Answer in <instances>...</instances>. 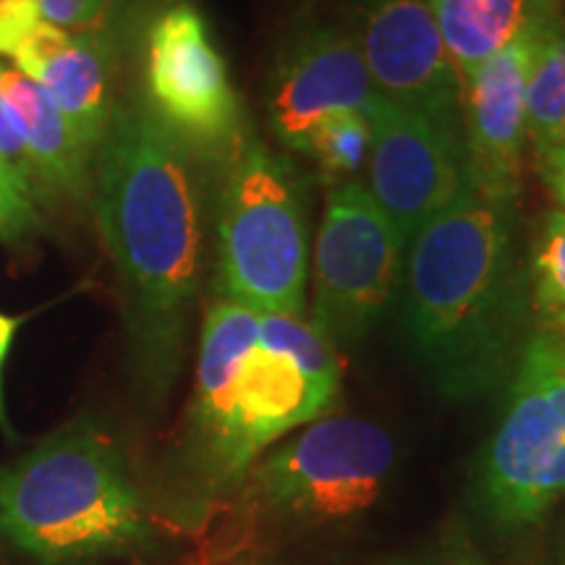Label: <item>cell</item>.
Masks as SVG:
<instances>
[{"mask_svg": "<svg viewBox=\"0 0 565 565\" xmlns=\"http://www.w3.org/2000/svg\"><path fill=\"white\" fill-rule=\"evenodd\" d=\"M34 200L38 196L0 160V238L13 242V238H24L26 233L38 228L40 217Z\"/></svg>", "mask_w": 565, "mask_h": 565, "instance_id": "obj_20", "label": "cell"}, {"mask_svg": "<svg viewBox=\"0 0 565 565\" xmlns=\"http://www.w3.org/2000/svg\"><path fill=\"white\" fill-rule=\"evenodd\" d=\"M529 301L536 330L565 333V212L553 210L526 246Z\"/></svg>", "mask_w": 565, "mask_h": 565, "instance_id": "obj_18", "label": "cell"}, {"mask_svg": "<svg viewBox=\"0 0 565 565\" xmlns=\"http://www.w3.org/2000/svg\"><path fill=\"white\" fill-rule=\"evenodd\" d=\"M479 454L475 503L492 529L526 532L565 500V333L534 330Z\"/></svg>", "mask_w": 565, "mask_h": 565, "instance_id": "obj_7", "label": "cell"}, {"mask_svg": "<svg viewBox=\"0 0 565 565\" xmlns=\"http://www.w3.org/2000/svg\"><path fill=\"white\" fill-rule=\"evenodd\" d=\"M565 137V9L545 30L526 89V141L534 154Z\"/></svg>", "mask_w": 565, "mask_h": 565, "instance_id": "obj_17", "label": "cell"}, {"mask_svg": "<svg viewBox=\"0 0 565 565\" xmlns=\"http://www.w3.org/2000/svg\"><path fill=\"white\" fill-rule=\"evenodd\" d=\"M0 532L63 565L134 553L150 542V515L118 445L82 424L0 475Z\"/></svg>", "mask_w": 565, "mask_h": 565, "instance_id": "obj_4", "label": "cell"}, {"mask_svg": "<svg viewBox=\"0 0 565 565\" xmlns=\"http://www.w3.org/2000/svg\"><path fill=\"white\" fill-rule=\"evenodd\" d=\"M11 61L13 68L51 95L82 145L95 154L116 105L113 51L100 26L87 32H63L40 21Z\"/></svg>", "mask_w": 565, "mask_h": 565, "instance_id": "obj_14", "label": "cell"}, {"mask_svg": "<svg viewBox=\"0 0 565 565\" xmlns=\"http://www.w3.org/2000/svg\"><path fill=\"white\" fill-rule=\"evenodd\" d=\"M42 21L63 32L97 30L108 13L110 0H34Z\"/></svg>", "mask_w": 565, "mask_h": 565, "instance_id": "obj_21", "label": "cell"}, {"mask_svg": "<svg viewBox=\"0 0 565 565\" xmlns=\"http://www.w3.org/2000/svg\"><path fill=\"white\" fill-rule=\"evenodd\" d=\"M555 565H565V547H563V553L557 555V561H555Z\"/></svg>", "mask_w": 565, "mask_h": 565, "instance_id": "obj_26", "label": "cell"}, {"mask_svg": "<svg viewBox=\"0 0 565 565\" xmlns=\"http://www.w3.org/2000/svg\"><path fill=\"white\" fill-rule=\"evenodd\" d=\"M19 330V320L11 315H3L0 312V427H6V404H3V366H6V359H9V351H11V343H13V335H17Z\"/></svg>", "mask_w": 565, "mask_h": 565, "instance_id": "obj_24", "label": "cell"}, {"mask_svg": "<svg viewBox=\"0 0 565 565\" xmlns=\"http://www.w3.org/2000/svg\"><path fill=\"white\" fill-rule=\"evenodd\" d=\"M0 92L30 158L40 196H87L95 154L82 145L51 95L17 68H0Z\"/></svg>", "mask_w": 565, "mask_h": 565, "instance_id": "obj_15", "label": "cell"}, {"mask_svg": "<svg viewBox=\"0 0 565 565\" xmlns=\"http://www.w3.org/2000/svg\"><path fill=\"white\" fill-rule=\"evenodd\" d=\"M398 450L364 416L328 414L259 456L233 490L236 550L341 532L372 511L391 482Z\"/></svg>", "mask_w": 565, "mask_h": 565, "instance_id": "obj_5", "label": "cell"}, {"mask_svg": "<svg viewBox=\"0 0 565 565\" xmlns=\"http://www.w3.org/2000/svg\"><path fill=\"white\" fill-rule=\"evenodd\" d=\"M406 242L364 183L333 186L315 246L312 328L338 353L353 351L395 303Z\"/></svg>", "mask_w": 565, "mask_h": 565, "instance_id": "obj_8", "label": "cell"}, {"mask_svg": "<svg viewBox=\"0 0 565 565\" xmlns=\"http://www.w3.org/2000/svg\"><path fill=\"white\" fill-rule=\"evenodd\" d=\"M372 124L364 113H338L315 131L307 147V158L320 168L322 181L330 189L353 183L370 162Z\"/></svg>", "mask_w": 565, "mask_h": 565, "instance_id": "obj_19", "label": "cell"}, {"mask_svg": "<svg viewBox=\"0 0 565 565\" xmlns=\"http://www.w3.org/2000/svg\"><path fill=\"white\" fill-rule=\"evenodd\" d=\"M89 196L118 275L131 349L147 383L162 391L179 370L202 288L200 160L131 92L113 105Z\"/></svg>", "mask_w": 565, "mask_h": 565, "instance_id": "obj_1", "label": "cell"}, {"mask_svg": "<svg viewBox=\"0 0 565 565\" xmlns=\"http://www.w3.org/2000/svg\"><path fill=\"white\" fill-rule=\"evenodd\" d=\"M547 26L521 34L461 79V124L471 186L487 196L521 200V168L529 145L526 89Z\"/></svg>", "mask_w": 565, "mask_h": 565, "instance_id": "obj_13", "label": "cell"}, {"mask_svg": "<svg viewBox=\"0 0 565 565\" xmlns=\"http://www.w3.org/2000/svg\"><path fill=\"white\" fill-rule=\"evenodd\" d=\"M395 307L445 398L471 404L508 387L536 330L519 202L466 189L408 242Z\"/></svg>", "mask_w": 565, "mask_h": 565, "instance_id": "obj_2", "label": "cell"}, {"mask_svg": "<svg viewBox=\"0 0 565 565\" xmlns=\"http://www.w3.org/2000/svg\"><path fill=\"white\" fill-rule=\"evenodd\" d=\"M341 353L307 317L221 299L204 315L189 463L207 498H231L254 461L341 398Z\"/></svg>", "mask_w": 565, "mask_h": 565, "instance_id": "obj_3", "label": "cell"}, {"mask_svg": "<svg viewBox=\"0 0 565 565\" xmlns=\"http://www.w3.org/2000/svg\"><path fill=\"white\" fill-rule=\"evenodd\" d=\"M377 565H487L469 555H440V557H406V561H387Z\"/></svg>", "mask_w": 565, "mask_h": 565, "instance_id": "obj_25", "label": "cell"}, {"mask_svg": "<svg viewBox=\"0 0 565 565\" xmlns=\"http://www.w3.org/2000/svg\"><path fill=\"white\" fill-rule=\"evenodd\" d=\"M366 118L372 150L364 189L408 246L424 225L471 189L463 124L385 97H377Z\"/></svg>", "mask_w": 565, "mask_h": 565, "instance_id": "obj_10", "label": "cell"}, {"mask_svg": "<svg viewBox=\"0 0 565 565\" xmlns=\"http://www.w3.org/2000/svg\"><path fill=\"white\" fill-rule=\"evenodd\" d=\"M536 168H540L542 181L550 189V194L555 196L557 210L565 212V137L550 150L534 154Z\"/></svg>", "mask_w": 565, "mask_h": 565, "instance_id": "obj_23", "label": "cell"}, {"mask_svg": "<svg viewBox=\"0 0 565 565\" xmlns=\"http://www.w3.org/2000/svg\"><path fill=\"white\" fill-rule=\"evenodd\" d=\"M349 26L380 97L461 121V79L424 0H351Z\"/></svg>", "mask_w": 565, "mask_h": 565, "instance_id": "obj_12", "label": "cell"}, {"mask_svg": "<svg viewBox=\"0 0 565 565\" xmlns=\"http://www.w3.org/2000/svg\"><path fill=\"white\" fill-rule=\"evenodd\" d=\"M458 79L521 34L547 26L565 0H424Z\"/></svg>", "mask_w": 565, "mask_h": 565, "instance_id": "obj_16", "label": "cell"}, {"mask_svg": "<svg viewBox=\"0 0 565 565\" xmlns=\"http://www.w3.org/2000/svg\"><path fill=\"white\" fill-rule=\"evenodd\" d=\"M309 196L286 158L254 134L221 175L217 296L265 315L303 317L309 286Z\"/></svg>", "mask_w": 565, "mask_h": 565, "instance_id": "obj_6", "label": "cell"}, {"mask_svg": "<svg viewBox=\"0 0 565 565\" xmlns=\"http://www.w3.org/2000/svg\"><path fill=\"white\" fill-rule=\"evenodd\" d=\"M141 100L196 160L221 171L252 134L207 21L189 3L168 6L147 26Z\"/></svg>", "mask_w": 565, "mask_h": 565, "instance_id": "obj_9", "label": "cell"}, {"mask_svg": "<svg viewBox=\"0 0 565 565\" xmlns=\"http://www.w3.org/2000/svg\"><path fill=\"white\" fill-rule=\"evenodd\" d=\"M377 97L351 26L299 13L282 34L267 79L265 110L275 141L307 154L315 131L330 116H366Z\"/></svg>", "mask_w": 565, "mask_h": 565, "instance_id": "obj_11", "label": "cell"}, {"mask_svg": "<svg viewBox=\"0 0 565 565\" xmlns=\"http://www.w3.org/2000/svg\"><path fill=\"white\" fill-rule=\"evenodd\" d=\"M0 68H3V66H0ZM0 160L6 162V168H9V171L17 175V179L24 183V186L30 189L34 196H40L38 181H34V173H32V166H30V158H26L24 145H21L17 126H13L11 110H9V105H6L3 92H0Z\"/></svg>", "mask_w": 565, "mask_h": 565, "instance_id": "obj_22", "label": "cell"}]
</instances>
